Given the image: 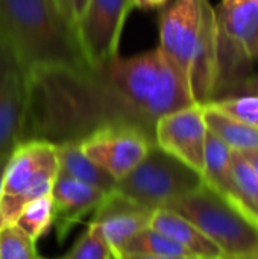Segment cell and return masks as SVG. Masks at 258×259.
Masks as SVG:
<instances>
[{"mask_svg": "<svg viewBox=\"0 0 258 259\" xmlns=\"http://www.w3.org/2000/svg\"><path fill=\"white\" fill-rule=\"evenodd\" d=\"M27 74L24 141L79 143L109 123H131L154 137L163 115L196 105L186 76L158 47Z\"/></svg>", "mask_w": 258, "mask_h": 259, "instance_id": "obj_1", "label": "cell"}, {"mask_svg": "<svg viewBox=\"0 0 258 259\" xmlns=\"http://www.w3.org/2000/svg\"><path fill=\"white\" fill-rule=\"evenodd\" d=\"M0 39L27 73L90 64L78 36L52 0H0Z\"/></svg>", "mask_w": 258, "mask_h": 259, "instance_id": "obj_2", "label": "cell"}, {"mask_svg": "<svg viewBox=\"0 0 258 259\" xmlns=\"http://www.w3.org/2000/svg\"><path fill=\"white\" fill-rule=\"evenodd\" d=\"M59 175L56 144L26 140L11 153L0 187V229L15 225L23 208L50 196Z\"/></svg>", "mask_w": 258, "mask_h": 259, "instance_id": "obj_3", "label": "cell"}, {"mask_svg": "<svg viewBox=\"0 0 258 259\" xmlns=\"http://www.w3.org/2000/svg\"><path fill=\"white\" fill-rule=\"evenodd\" d=\"M164 208L199 228L220 247L227 258L248 255L258 249V228L205 184L172 200Z\"/></svg>", "mask_w": 258, "mask_h": 259, "instance_id": "obj_4", "label": "cell"}, {"mask_svg": "<svg viewBox=\"0 0 258 259\" xmlns=\"http://www.w3.org/2000/svg\"><path fill=\"white\" fill-rule=\"evenodd\" d=\"M202 184L198 171L158 146H152L143 161L120 179L114 190L140 205L157 209L198 190Z\"/></svg>", "mask_w": 258, "mask_h": 259, "instance_id": "obj_5", "label": "cell"}, {"mask_svg": "<svg viewBox=\"0 0 258 259\" xmlns=\"http://www.w3.org/2000/svg\"><path fill=\"white\" fill-rule=\"evenodd\" d=\"M216 18L219 30L217 96L227 82L236 80L242 64L258 62V0H222L216 9Z\"/></svg>", "mask_w": 258, "mask_h": 259, "instance_id": "obj_6", "label": "cell"}, {"mask_svg": "<svg viewBox=\"0 0 258 259\" xmlns=\"http://www.w3.org/2000/svg\"><path fill=\"white\" fill-rule=\"evenodd\" d=\"M155 146L154 137L131 123H109L79 141L82 153L117 182L131 173Z\"/></svg>", "mask_w": 258, "mask_h": 259, "instance_id": "obj_7", "label": "cell"}, {"mask_svg": "<svg viewBox=\"0 0 258 259\" xmlns=\"http://www.w3.org/2000/svg\"><path fill=\"white\" fill-rule=\"evenodd\" d=\"M132 9V0H88L76 30L91 65L119 55L122 32Z\"/></svg>", "mask_w": 258, "mask_h": 259, "instance_id": "obj_8", "label": "cell"}, {"mask_svg": "<svg viewBox=\"0 0 258 259\" xmlns=\"http://www.w3.org/2000/svg\"><path fill=\"white\" fill-rule=\"evenodd\" d=\"M27 76L12 49L0 39V158L11 156L24 141Z\"/></svg>", "mask_w": 258, "mask_h": 259, "instance_id": "obj_9", "label": "cell"}, {"mask_svg": "<svg viewBox=\"0 0 258 259\" xmlns=\"http://www.w3.org/2000/svg\"><path fill=\"white\" fill-rule=\"evenodd\" d=\"M207 124L202 105H192L163 115L154 131L155 146L202 176Z\"/></svg>", "mask_w": 258, "mask_h": 259, "instance_id": "obj_10", "label": "cell"}, {"mask_svg": "<svg viewBox=\"0 0 258 259\" xmlns=\"http://www.w3.org/2000/svg\"><path fill=\"white\" fill-rule=\"evenodd\" d=\"M201 0H173L160 14L158 49L189 82L201 27Z\"/></svg>", "mask_w": 258, "mask_h": 259, "instance_id": "obj_11", "label": "cell"}, {"mask_svg": "<svg viewBox=\"0 0 258 259\" xmlns=\"http://www.w3.org/2000/svg\"><path fill=\"white\" fill-rule=\"evenodd\" d=\"M154 209L140 205L116 190L106 194L93 212L90 223L96 225L105 238L113 259H120L125 246L151 223Z\"/></svg>", "mask_w": 258, "mask_h": 259, "instance_id": "obj_12", "label": "cell"}, {"mask_svg": "<svg viewBox=\"0 0 258 259\" xmlns=\"http://www.w3.org/2000/svg\"><path fill=\"white\" fill-rule=\"evenodd\" d=\"M106 194L59 173L50 193L53 202V228L58 241L62 243L76 225L84 222L90 214L93 215Z\"/></svg>", "mask_w": 258, "mask_h": 259, "instance_id": "obj_13", "label": "cell"}, {"mask_svg": "<svg viewBox=\"0 0 258 259\" xmlns=\"http://www.w3.org/2000/svg\"><path fill=\"white\" fill-rule=\"evenodd\" d=\"M149 228L167 235L196 259H225L220 247L210 240L199 228L182 215L167 209L157 208L152 212Z\"/></svg>", "mask_w": 258, "mask_h": 259, "instance_id": "obj_14", "label": "cell"}, {"mask_svg": "<svg viewBox=\"0 0 258 259\" xmlns=\"http://www.w3.org/2000/svg\"><path fill=\"white\" fill-rule=\"evenodd\" d=\"M202 181L208 188L227 200L237 199L233 175V150L210 131L205 141Z\"/></svg>", "mask_w": 258, "mask_h": 259, "instance_id": "obj_15", "label": "cell"}, {"mask_svg": "<svg viewBox=\"0 0 258 259\" xmlns=\"http://www.w3.org/2000/svg\"><path fill=\"white\" fill-rule=\"evenodd\" d=\"M56 149L61 175L91 185L103 193H111L116 188L117 181L93 161H90L82 153L78 141L56 144Z\"/></svg>", "mask_w": 258, "mask_h": 259, "instance_id": "obj_16", "label": "cell"}, {"mask_svg": "<svg viewBox=\"0 0 258 259\" xmlns=\"http://www.w3.org/2000/svg\"><path fill=\"white\" fill-rule=\"evenodd\" d=\"M207 129L222 140L233 152L246 153L258 150V129H254L224 114L211 105H202Z\"/></svg>", "mask_w": 258, "mask_h": 259, "instance_id": "obj_17", "label": "cell"}, {"mask_svg": "<svg viewBox=\"0 0 258 259\" xmlns=\"http://www.w3.org/2000/svg\"><path fill=\"white\" fill-rule=\"evenodd\" d=\"M233 175L237 199L228 200L240 214L258 212V173L239 152H233Z\"/></svg>", "mask_w": 258, "mask_h": 259, "instance_id": "obj_18", "label": "cell"}, {"mask_svg": "<svg viewBox=\"0 0 258 259\" xmlns=\"http://www.w3.org/2000/svg\"><path fill=\"white\" fill-rule=\"evenodd\" d=\"M125 253H144V255L167 256V258L196 259L182 246H179L176 241H173L167 235H164L149 226L146 229H143L141 232H138L125 246L123 255Z\"/></svg>", "mask_w": 258, "mask_h": 259, "instance_id": "obj_19", "label": "cell"}, {"mask_svg": "<svg viewBox=\"0 0 258 259\" xmlns=\"http://www.w3.org/2000/svg\"><path fill=\"white\" fill-rule=\"evenodd\" d=\"M15 225L33 241L40 240L53 226V202L50 196L27 203L20 212Z\"/></svg>", "mask_w": 258, "mask_h": 259, "instance_id": "obj_20", "label": "cell"}, {"mask_svg": "<svg viewBox=\"0 0 258 259\" xmlns=\"http://www.w3.org/2000/svg\"><path fill=\"white\" fill-rule=\"evenodd\" d=\"M35 243L17 225L0 229V259H41Z\"/></svg>", "mask_w": 258, "mask_h": 259, "instance_id": "obj_21", "label": "cell"}, {"mask_svg": "<svg viewBox=\"0 0 258 259\" xmlns=\"http://www.w3.org/2000/svg\"><path fill=\"white\" fill-rule=\"evenodd\" d=\"M208 105L233 117L234 120H239L254 129H258V96L248 94L237 97H222L211 100Z\"/></svg>", "mask_w": 258, "mask_h": 259, "instance_id": "obj_22", "label": "cell"}, {"mask_svg": "<svg viewBox=\"0 0 258 259\" xmlns=\"http://www.w3.org/2000/svg\"><path fill=\"white\" fill-rule=\"evenodd\" d=\"M65 259H113L109 247L102 237L99 228L88 223L87 231L79 237L71 250L64 256Z\"/></svg>", "mask_w": 258, "mask_h": 259, "instance_id": "obj_23", "label": "cell"}, {"mask_svg": "<svg viewBox=\"0 0 258 259\" xmlns=\"http://www.w3.org/2000/svg\"><path fill=\"white\" fill-rule=\"evenodd\" d=\"M52 3L58 8V11L68 20L75 24V17H73V11H71V6H70V0H52Z\"/></svg>", "mask_w": 258, "mask_h": 259, "instance_id": "obj_24", "label": "cell"}, {"mask_svg": "<svg viewBox=\"0 0 258 259\" xmlns=\"http://www.w3.org/2000/svg\"><path fill=\"white\" fill-rule=\"evenodd\" d=\"M169 0H132L134 8L140 9H154V8H161L167 5Z\"/></svg>", "mask_w": 258, "mask_h": 259, "instance_id": "obj_25", "label": "cell"}, {"mask_svg": "<svg viewBox=\"0 0 258 259\" xmlns=\"http://www.w3.org/2000/svg\"><path fill=\"white\" fill-rule=\"evenodd\" d=\"M87 3H88V0H70V6H71L73 17H75V26H76L78 20L81 18V15L84 14Z\"/></svg>", "mask_w": 258, "mask_h": 259, "instance_id": "obj_26", "label": "cell"}, {"mask_svg": "<svg viewBox=\"0 0 258 259\" xmlns=\"http://www.w3.org/2000/svg\"><path fill=\"white\" fill-rule=\"evenodd\" d=\"M120 259H186V258H167V256H155L144 253H125Z\"/></svg>", "mask_w": 258, "mask_h": 259, "instance_id": "obj_27", "label": "cell"}, {"mask_svg": "<svg viewBox=\"0 0 258 259\" xmlns=\"http://www.w3.org/2000/svg\"><path fill=\"white\" fill-rule=\"evenodd\" d=\"M245 156V159L254 167V170L258 173V150H254V152H246V153H242Z\"/></svg>", "mask_w": 258, "mask_h": 259, "instance_id": "obj_28", "label": "cell"}, {"mask_svg": "<svg viewBox=\"0 0 258 259\" xmlns=\"http://www.w3.org/2000/svg\"><path fill=\"white\" fill-rule=\"evenodd\" d=\"M8 159H9V156L0 158V187H2V181H3V175H5V168H6Z\"/></svg>", "mask_w": 258, "mask_h": 259, "instance_id": "obj_29", "label": "cell"}, {"mask_svg": "<svg viewBox=\"0 0 258 259\" xmlns=\"http://www.w3.org/2000/svg\"><path fill=\"white\" fill-rule=\"evenodd\" d=\"M225 259H258V249L248 253V255H242V256H233V258H225Z\"/></svg>", "mask_w": 258, "mask_h": 259, "instance_id": "obj_30", "label": "cell"}, {"mask_svg": "<svg viewBox=\"0 0 258 259\" xmlns=\"http://www.w3.org/2000/svg\"><path fill=\"white\" fill-rule=\"evenodd\" d=\"M245 217H246L255 228H258V212L257 214H245Z\"/></svg>", "mask_w": 258, "mask_h": 259, "instance_id": "obj_31", "label": "cell"}, {"mask_svg": "<svg viewBox=\"0 0 258 259\" xmlns=\"http://www.w3.org/2000/svg\"><path fill=\"white\" fill-rule=\"evenodd\" d=\"M61 259H65V258H61Z\"/></svg>", "mask_w": 258, "mask_h": 259, "instance_id": "obj_32", "label": "cell"}, {"mask_svg": "<svg viewBox=\"0 0 258 259\" xmlns=\"http://www.w3.org/2000/svg\"><path fill=\"white\" fill-rule=\"evenodd\" d=\"M41 259H44V258H41Z\"/></svg>", "mask_w": 258, "mask_h": 259, "instance_id": "obj_33", "label": "cell"}]
</instances>
